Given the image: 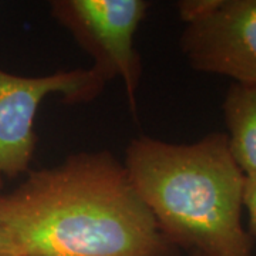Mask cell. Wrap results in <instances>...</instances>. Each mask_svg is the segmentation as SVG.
<instances>
[{
	"label": "cell",
	"mask_w": 256,
	"mask_h": 256,
	"mask_svg": "<svg viewBox=\"0 0 256 256\" xmlns=\"http://www.w3.org/2000/svg\"><path fill=\"white\" fill-rule=\"evenodd\" d=\"M16 256H178L108 151L78 152L0 195Z\"/></svg>",
	"instance_id": "6da1fadb"
},
{
	"label": "cell",
	"mask_w": 256,
	"mask_h": 256,
	"mask_svg": "<svg viewBox=\"0 0 256 256\" xmlns=\"http://www.w3.org/2000/svg\"><path fill=\"white\" fill-rule=\"evenodd\" d=\"M124 166L165 240L202 256H252L255 240L244 224L246 175L225 132L192 144L134 140Z\"/></svg>",
	"instance_id": "7a4b0ae2"
},
{
	"label": "cell",
	"mask_w": 256,
	"mask_h": 256,
	"mask_svg": "<svg viewBox=\"0 0 256 256\" xmlns=\"http://www.w3.org/2000/svg\"><path fill=\"white\" fill-rule=\"evenodd\" d=\"M181 50L194 70L256 86V0H185Z\"/></svg>",
	"instance_id": "3957f363"
},
{
	"label": "cell",
	"mask_w": 256,
	"mask_h": 256,
	"mask_svg": "<svg viewBox=\"0 0 256 256\" xmlns=\"http://www.w3.org/2000/svg\"><path fill=\"white\" fill-rule=\"evenodd\" d=\"M52 16L92 56V68L107 82L118 77L127 92L130 110L137 111L141 57L134 37L150 9L144 0H54Z\"/></svg>",
	"instance_id": "277c9868"
},
{
	"label": "cell",
	"mask_w": 256,
	"mask_h": 256,
	"mask_svg": "<svg viewBox=\"0 0 256 256\" xmlns=\"http://www.w3.org/2000/svg\"><path fill=\"white\" fill-rule=\"evenodd\" d=\"M107 80L94 68L22 77L0 70V185L26 172L34 154V121L42 101L60 94L67 104L88 102Z\"/></svg>",
	"instance_id": "5b68a950"
},
{
	"label": "cell",
	"mask_w": 256,
	"mask_h": 256,
	"mask_svg": "<svg viewBox=\"0 0 256 256\" xmlns=\"http://www.w3.org/2000/svg\"><path fill=\"white\" fill-rule=\"evenodd\" d=\"M228 146L246 175H256V86L234 82L222 104Z\"/></svg>",
	"instance_id": "8992f818"
},
{
	"label": "cell",
	"mask_w": 256,
	"mask_h": 256,
	"mask_svg": "<svg viewBox=\"0 0 256 256\" xmlns=\"http://www.w3.org/2000/svg\"><path fill=\"white\" fill-rule=\"evenodd\" d=\"M244 210L249 218V234L256 240V175H248L244 194Z\"/></svg>",
	"instance_id": "52a82bcc"
},
{
	"label": "cell",
	"mask_w": 256,
	"mask_h": 256,
	"mask_svg": "<svg viewBox=\"0 0 256 256\" xmlns=\"http://www.w3.org/2000/svg\"><path fill=\"white\" fill-rule=\"evenodd\" d=\"M0 256H16V252L13 249V245L9 238L3 234L0 229Z\"/></svg>",
	"instance_id": "ba28073f"
},
{
	"label": "cell",
	"mask_w": 256,
	"mask_h": 256,
	"mask_svg": "<svg viewBox=\"0 0 256 256\" xmlns=\"http://www.w3.org/2000/svg\"><path fill=\"white\" fill-rule=\"evenodd\" d=\"M192 256H202V255H198V254H192Z\"/></svg>",
	"instance_id": "9c48e42d"
}]
</instances>
